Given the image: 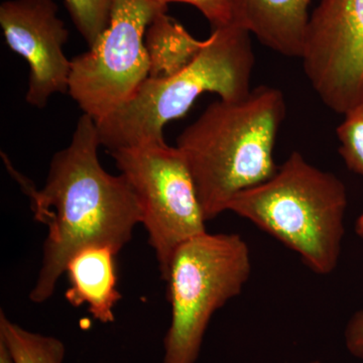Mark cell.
<instances>
[{"label":"cell","mask_w":363,"mask_h":363,"mask_svg":"<svg viewBox=\"0 0 363 363\" xmlns=\"http://www.w3.org/2000/svg\"><path fill=\"white\" fill-rule=\"evenodd\" d=\"M0 26L7 45L30 67L28 104L44 108L52 95L68 92L71 60L64 45L69 32L54 0H7L0 6Z\"/></svg>","instance_id":"obj_9"},{"label":"cell","mask_w":363,"mask_h":363,"mask_svg":"<svg viewBox=\"0 0 363 363\" xmlns=\"http://www.w3.org/2000/svg\"><path fill=\"white\" fill-rule=\"evenodd\" d=\"M310 84L332 111L363 102V0H320L310 16L302 55Z\"/></svg>","instance_id":"obj_8"},{"label":"cell","mask_w":363,"mask_h":363,"mask_svg":"<svg viewBox=\"0 0 363 363\" xmlns=\"http://www.w3.org/2000/svg\"><path fill=\"white\" fill-rule=\"evenodd\" d=\"M167 7L157 0H113L106 30L71 60L68 93L95 123L128 104L149 78L145 32Z\"/></svg>","instance_id":"obj_7"},{"label":"cell","mask_w":363,"mask_h":363,"mask_svg":"<svg viewBox=\"0 0 363 363\" xmlns=\"http://www.w3.org/2000/svg\"><path fill=\"white\" fill-rule=\"evenodd\" d=\"M286 113L283 92L262 85L238 101L216 100L178 136L207 222L278 171L274 150Z\"/></svg>","instance_id":"obj_2"},{"label":"cell","mask_w":363,"mask_h":363,"mask_svg":"<svg viewBox=\"0 0 363 363\" xmlns=\"http://www.w3.org/2000/svg\"><path fill=\"white\" fill-rule=\"evenodd\" d=\"M160 4L168 6L169 2H184L196 7L207 18L212 28L233 25L230 0H157Z\"/></svg>","instance_id":"obj_16"},{"label":"cell","mask_w":363,"mask_h":363,"mask_svg":"<svg viewBox=\"0 0 363 363\" xmlns=\"http://www.w3.org/2000/svg\"><path fill=\"white\" fill-rule=\"evenodd\" d=\"M74 25L92 47L111 21L113 0H64Z\"/></svg>","instance_id":"obj_14"},{"label":"cell","mask_w":363,"mask_h":363,"mask_svg":"<svg viewBox=\"0 0 363 363\" xmlns=\"http://www.w3.org/2000/svg\"><path fill=\"white\" fill-rule=\"evenodd\" d=\"M0 363H13L6 346L2 341H0Z\"/></svg>","instance_id":"obj_18"},{"label":"cell","mask_w":363,"mask_h":363,"mask_svg":"<svg viewBox=\"0 0 363 363\" xmlns=\"http://www.w3.org/2000/svg\"><path fill=\"white\" fill-rule=\"evenodd\" d=\"M355 233L358 238L363 240V212L358 216L357 223H355Z\"/></svg>","instance_id":"obj_19"},{"label":"cell","mask_w":363,"mask_h":363,"mask_svg":"<svg viewBox=\"0 0 363 363\" xmlns=\"http://www.w3.org/2000/svg\"><path fill=\"white\" fill-rule=\"evenodd\" d=\"M206 40H197L167 11L155 16L145 32V45L150 64L149 78L169 77L197 56Z\"/></svg>","instance_id":"obj_12"},{"label":"cell","mask_w":363,"mask_h":363,"mask_svg":"<svg viewBox=\"0 0 363 363\" xmlns=\"http://www.w3.org/2000/svg\"><path fill=\"white\" fill-rule=\"evenodd\" d=\"M0 341L13 363H63L66 348L60 339L28 331L0 313Z\"/></svg>","instance_id":"obj_13"},{"label":"cell","mask_w":363,"mask_h":363,"mask_svg":"<svg viewBox=\"0 0 363 363\" xmlns=\"http://www.w3.org/2000/svg\"><path fill=\"white\" fill-rule=\"evenodd\" d=\"M308 363H322L321 362H318V360H313V362H310Z\"/></svg>","instance_id":"obj_20"},{"label":"cell","mask_w":363,"mask_h":363,"mask_svg":"<svg viewBox=\"0 0 363 363\" xmlns=\"http://www.w3.org/2000/svg\"><path fill=\"white\" fill-rule=\"evenodd\" d=\"M346 350L357 359L363 360V309L355 312L344 329Z\"/></svg>","instance_id":"obj_17"},{"label":"cell","mask_w":363,"mask_h":363,"mask_svg":"<svg viewBox=\"0 0 363 363\" xmlns=\"http://www.w3.org/2000/svg\"><path fill=\"white\" fill-rule=\"evenodd\" d=\"M116 253L106 247H88L76 253L66 267V300L73 307L86 305L100 323L116 321L113 309L121 300L117 288Z\"/></svg>","instance_id":"obj_11"},{"label":"cell","mask_w":363,"mask_h":363,"mask_svg":"<svg viewBox=\"0 0 363 363\" xmlns=\"http://www.w3.org/2000/svg\"><path fill=\"white\" fill-rule=\"evenodd\" d=\"M111 155L138 200L162 279L176 250L207 233L194 181L183 155L166 142L124 147Z\"/></svg>","instance_id":"obj_6"},{"label":"cell","mask_w":363,"mask_h":363,"mask_svg":"<svg viewBox=\"0 0 363 363\" xmlns=\"http://www.w3.org/2000/svg\"><path fill=\"white\" fill-rule=\"evenodd\" d=\"M347 205L343 182L296 150L272 178L236 195L227 211L297 253L310 271L329 276L340 260Z\"/></svg>","instance_id":"obj_3"},{"label":"cell","mask_w":363,"mask_h":363,"mask_svg":"<svg viewBox=\"0 0 363 363\" xmlns=\"http://www.w3.org/2000/svg\"><path fill=\"white\" fill-rule=\"evenodd\" d=\"M250 37L235 25L213 28L185 68L169 77L147 78L128 104L96 123L101 147L111 152L166 142V124L185 116L205 93L224 101L247 97L255 67Z\"/></svg>","instance_id":"obj_4"},{"label":"cell","mask_w":363,"mask_h":363,"mask_svg":"<svg viewBox=\"0 0 363 363\" xmlns=\"http://www.w3.org/2000/svg\"><path fill=\"white\" fill-rule=\"evenodd\" d=\"M339 154L350 171L363 178V102L344 114L339 124Z\"/></svg>","instance_id":"obj_15"},{"label":"cell","mask_w":363,"mask_h":363,"mask_svg":"<svg viewBox=\"0 0 363 363\" xmlns=\"http://www.w3.org/2000/svg\"><path fill=\"white\" fill-rule=\"evenodd\" d=\"M312 0H230L233 25L281 56L301 58Z\"/></svg>","instance_id":"obj_10"},{"label":"cell","mask_w":363,"mask_h":363,"mask_svg":"<svg viewBox=\"0 0 363 363\" xmlns=\"http://www.w3.org/2000/svg\"><path fill=\"white\" fill-rule=\"evenodd\" d=\"M100 145L96 123L82 114L68 147L52 156L40 190L2 152L9 173L30 198L35 220L48 227L42 264L30 293L35 304L54 295L76 253L88 247H106L118 255L140 224V206L130 184L123 175L105 171L98 159Z\"/></svg>","instance_id":"obj_1"},{"label":"cell","mask_w":363,"mask_h":363,"mask_svg":"<svg viewBox=\"0 0 363 363\" xmlns=\"http://www.w3.org/2000/svg\"><path fill=\"white\" fill-rule=\"evenodd\" d=\"M250 274V250L238 233H205L176 250L164 281L171 324L162 363L197 362L212 317L240 295Z\"/></svg>","instance_id":"obj_5"}]
</instances>
